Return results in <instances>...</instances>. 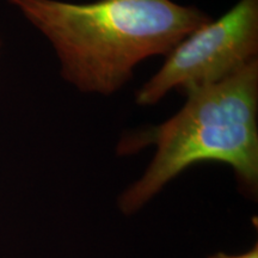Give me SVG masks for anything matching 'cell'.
<instances>
[{
	"mask_svg": "<svg viewBox=\"0 0 258 258\" xmlns=\"http://www.w3.org/2000/svg\"><path fill=\"white\" fill-rule=\"evenodd\" d=\"M46 36L61 76L85 93L112 95L138 63L167 55L190 32L212 21L172 0H8Z\"/></svg>",
	"mask_w": 258,
	"mask_h": 258,
	"instance_id": "obj_1",
	"label": "cell"
},
{
	"mask_svg": "<svg viewBox=\"0 0 258 258\" xmlns=\"http://www.w3.org/2000/svg\"><path fill=\"white\" fill-rule=\"evenodd\" d=\"M184 106L156 127L124 135L121 156L157 147L145 173L122 192L118 207L133 214L188 167L205 161L230 165L245 192L258 188V60L227 78L186 93Z\"/></svg>",
	"mask_w": 258,
	"mask_h": 258,
	"instance_id": "obj_2",
	"label": "cell"
},
{
	"mask_svg": "<svg viewBox=\"0 0 258 258\" xmlns=\"http://www.w3.org/2000/svg\"><path fill=\"white\" fill-rule=\"evenodd\" d=\"M258 0H239L217 21L190 32L161 69L135 93L139 105L159 103L172 90L184 95L218 83L257 59Z\"/></svg>",
	"mask_w": 258,
	"mask_h": 258,
	"instance_id": "obj_3",
	"label": "cell"
},
{
	"mask_svg": "<svg viewBox=\"0 0 258 258\" xmlns=\"http://www.w3.org/2000/svg\"><path fill=\"white\" fill-rule=\"evenodd\" d=\"M208 258H258V249L257 245H254L252 249H250L246 252L239 253V254H226V253H217L214 256H211Z\"/></svg>",
	"mask_w": 258,
	"mask_h": 258,
	"instance_id": "obj_4",
	"label": "cell"
}]
</instances>
